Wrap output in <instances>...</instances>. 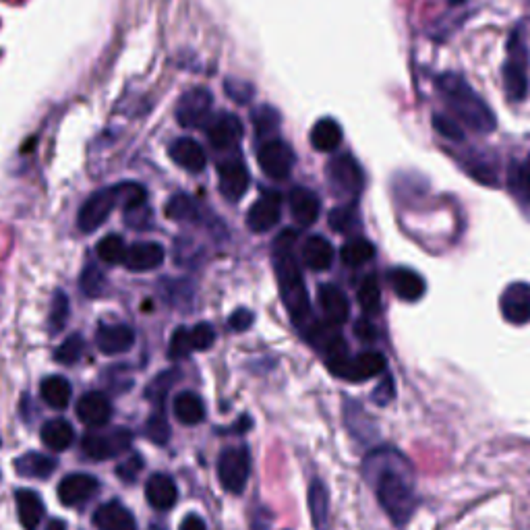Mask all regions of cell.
Returning a JSON list of instances; mask_svg holds the SVG:
<instances>
[{
  "mask_svg": "<svg viewBox=\"0 0 530 530\" xmlns=\"http://www.w3.org/2000/svg\"><path fill=\"white\" fill-rule=\"evenodd\" d=\"M145 437L154 441L158 446H164L166 441L170 439V425L166 421V417L162 415V410H158L156 415H152L145 423Z\"/></svg>",
  "mask_w": 530,
  "mask_h": 530,
  "instance_id": "f6af8a7d",
  "label": "cell"
},
{
  "mask_svg": "<svg viewBox=\"0 0 530 530\" xmlns=\"http://www.w3.org/2000/svg\"><path fill=\"white\" fill-rule=\"evenodd\" d=\"M48 530H67V526H65V522H61V520H52V522L48 524Z\"/></svg>",
  "mask_w": 530,
  "mask_h": 530,
  "instance_id": "9f6ffc18",
  "label": "cell"
},
{
  "mask_svg": "<svg viewBox=\"0 0 530 530\" xmlns=\"http://www.w3.org/2000/svg\"><path fill=\"white\" fill-rule=\"evenodd\" d=\"M77 417L90 429H102L112 419V402L102 392H87L77 402Z\"/></svg>",
  "mask_w": 530,
  "mask_h": 530,
  "instance_id": "4fadbf2b",
  "label": "cell"
},
{
  "mask_svg": "<svg viewBox=\"0 0 530 530\" xmlns=\"http://www.w3.org/2000/svg\"><path fill=\"white\" fill-rule=\"evenodd\" d=\"M303 261L309 270L313 272H323L328 270L330 265L334 263V247L328 239L319 237V234H315V237H309L303 245Z\"/></svg>",
  "mask_w": 530,
  "mask_h": 530,
  "instance_id": "4316f807",
  "label": "cell"
},
{
  "mask_svg": "<svg viewBox=\"0 0 530 530\" xmlns=\"http://www.w3.org/2000/svg\"><path fill=\"white\" fill-rule=\"evenodd\" d=\"M224 90H226L228 98L237 104H247L253 98V85H249L247 81H241V79H226Z\"/></svg>",
  "mask_w": 530,
  "mask_h": 530,
  "instance_id": "7dc6e473",
  "label": "cell"
},
{
  "mask_svg": "<svg viewBox=\"0 0 530 530\" xmlns=\"http://www.w3.org/2000/svg\"><path fill=\"white\" fill-rule=\"evenodd\" d=\"M243 137V125L239 116L230 112H220L208 123V139L216 150H232Z\"/></svg>",
  "mask_w": 530,
  "mask_h": 530,
  "instance_id": "ac0fdd59",
  "label": "cell"
},
{
  "mask_svg": "<svg viewBox=\"0 0 530 530\" xmlns=\"http://www.w3.org/2000/svg\"><path fill=\"white\" fill-rule=\"evenodd\" d=\"M390 284L398 299L406 303H415L425 294V280L408 268H396L390 272Z\"/></svg>",
  "mask_w": 530,
  "mask_h": 530,
  "instance_id": "d4e9b609",
  "label": "cell"
},
{
  "mask_svg": "<svg viewBox=\"0 0 530 530\" xmlns=\"http://www.w3.org/2000/svg\"><path fill=\"white\" fill-rule=\"evenodd\" d=\"M96 344L102 355L116 357L129 352L135 344V332L125 323H100L96 332Z\"/></svg>",
  "mask_w": 530,
  "mask_h": 530,
  "instance_id": "5bb4252c",
  "label": "cell"
},
{
  "mask_svg": "<svg viewBox=\"0 0 530 530\" xmlns=\"http://www.w3.org/2000/svg\"><path fill=\"white\" fill-rule=\"evenodd\" d=\"M15 473L25 479H48L56 470V460L40 452H27L15 462Z\"/></svg>",
  "mask_w": 530,
  "mask_h": 530,
  "instance_id": "83f0119b",
  "label": "cell"
},
{
  "mask_svg": "<svg viewBox=\"0 0 530 530\" xmlns=\"http://www.w3.org/2000/svg\"><path fill=\"white\" fill-rule=\"evenodd\" d=\"M176 377H179V373H176V371H164V373H160L154 381H152V384L150 386H147V400H150V402H154L156 406H158V410L162 408V404H164V398H166V394H168V390L174 386V379Z\"/></svg>",
  "mask_w": 530,
  "mask_h": 530,
  "instance_id": "7bdbcfd3",
  "label": "cell"
},
{
  "mask_svg": "<svg viewBox=\"0 0 530 530\" xmlns=\"http://www.w3.org/2000/svg\"><path fill=\"white\" fill-rule=\"evenodd\" d=\"M319 307L326 315V321L332 326H342L350 315V305L346 294L336 284H323L319 286Z\"/></svg>",
  "mask_w": 530,
  "mask_h": 530,
  "instance_id": "44dd1931",
  "label": "cell"
},
{
  "mask_svg": "<svg viewBox=\"0 0 530 530\" xmlns=\"http://www.w3.org/2000/svg\"><path fill=\"white\" fill-rule=\"evenodd\" d=\"M309 510L317 530H328L330 520V495L321 481H313L309 487Z\"/></svg>",
  "mask_w": 530,
  "mask_h": 530,
  "instance_id": "d6a6232c",
  "label": "cell"
},
{
  "mask_svg": "<svg viewBox=\"0 0 530 530\" xmlns=\"http://www.w3.org/2000/svg\"><path fill=\"white\" fill-rule=\"evenodd\" d=\"M433 127L441 137H446L450 141H462L464 139L460 125L454 123L452 119H448V116H444V114H433Z\"/></svg>",
  "mask_w": 530,
  "mask_h": 530,
  "instance_id": "c3c4849f",
  "label": "cell"
},
{
  "mask_svg": "<svg viewBox=\"0 0 530 530\" xmlns=\"http://www.w3.org/2000/svg\"><path fill=\"white\" fill-rule=\"evenodd\" d=\"M168 154L172 158L174 164H179L181 168H185L187 172H201L208 164V158H205L203 147L199 145V141L191 139V137H181L176 139L170 147H168Z\"/></svg>",
  "mask_w": 530,
  "mask_h": 530,
  "instance_id": "ffe728a7",
  "label": "cell"
},
{
  "mask_svg": "<svg viewBox=\"0 0 530 530\" xmlns=\"http://www.w3.org/2000/svg\"><path fill=\"white\" fill-rule=\"evenodd\" d=\"M17 502V512H19V522L25 530H38L42 518H44V502L36 491L29 489H19L15 493Z\"/></svg>",
  "mask_w": 530,
  "mask_h": 530,
  "instance_id": "484cf974",
  "label": "cell"
},
{
  "mask_svg": "<svg viewBox=\"0 0 530 530\" xmlns=\"http://www.w3.org/2000/svg\"><path fill=\"white\" fill-rule=\"evenodd\" d=\"M189 336H191V346L193 350H210L216 342V330L210 326V323H197V326L193 330H189Z\"/></svg>",
  "mask_w": 530,
  "mask_h": 530,
  "instance_id": "bcb514c9",
  "label": "cell"
},
{
  "mask_svg": "<svg viewBox=\"0 0 530 530\" xmlns=\"http://www.w3.org/2000/svg\"><path fill=\"white\" fill-rule=\"evenodd\" d=\"M218 181H220V193L228 201H239L249 189V170L245 162L234 156L218 164Z\"/></svg>",
  "mask_w": 530,
  "mask_h": 530,
  "instance_id": "7c38bea8",
  "label": "cell"
},
{
  "mask_svg": "<svg viewBox=\"0 0 530 530\" xmlns=\"http://www.w3.org/2000/svg\"><path fill=\"white\" fill-rule=\"evenodd\" d=\"M257 160L270 179L284 181L294 166V152L282 139H268L259 145Z\"/></svg>",
  "mask_w": 530,
  "mask_h": 530,
  "instance_id": "8fae6325",
  "label": "cell"
},
{
  "mask_svg": "<svg viewBox=\"0 0 530 530\" xmlns=\"http://www.w3.org/2000/svg\"><path fill=\"white\" fill-rule=\"evenodd\" d=\"M439 96L456 114V119L475 133H491L495 129V114L489 104L468 85V81L456 73H446L437 79Z\"/></svg>",
  "mask_w": 530,
  "mask_h": 530,
  "instance_id": "3957f363",
  "label": "cell"
},
{
  "mask_svg": "<svg viewBox=\"0 0 530 530\" xmlns=\"http://www.w3.org/2000/svg\"><path fill=\"white\" fill-rule=\"evenodd\" d=\"M106 284H108V280L96 263L85 265L83 272H81V278H79V286H81V292L85 294L87 299L102 297V294L106 292Z\"/></svg>",
  "mask_w": 530,
  "mask_h": 530,
  "instance_id": "e575fe53",
  "label": "cell"
},
{
  "mask_svg": "<svg viewBox=\"0 0 530 530\" xmlns=\"http://www.w3.org/2000/svg\"><path fill=\"white\" fill-rule=\"evenodd\" d=\"M147 203V191L139 183H119L98 189L83 201L77 214V226L81 232H96L116 208L133 210Z\"/></svg>",
  "mask_w": 530,
  "mask_h": 530,
  "instance_id": "277c9868",
  "label": "cell"
},
{
  "mask_svg": "<svg viewBox=\"0 0 530 530\" xmlns=\"http://www.w3.org/2000/svg\"><path fill=\"white\" fill-rule=\"evenodd\" d=\"M253 321H255V315L249 309H237L230 315L228 326L234 332H245V330H249L253 326Z\"/></svg>",
  "mask_w": 530,
  "mask_h": 530,
  "instance_id": "816d5d0a",
  "label": "cell"
},
{
  "mask_svg": "<svg viewBox=\"0 0 530 530\" xmlns=\"http://www.w3.org/2000/svg\"><path fill=\"white\" fill-rule=\"evenodd\" d=\"M214 106V96L208 87H193L185 92L176 104V121L185 129H197L210 123V114Z\"/></svg>",
  "mask_w": 530,
  "mask_h": 530,
  "instance_id": "8992f818",
  "label": "cell"
},
{
  "mask_svg": "<svg viewBox=\"0 0 530 530\" xmlns=\"http://www.w3.org/2000/svg\"><path fill=\"white\" fill-rule=\"evenodd\" d=\"M375 255V247L365 239H352L342 247V261L350 268H361V265L369 263Z\"/></svg>",
  "mask_w": 530,
  "mask_h": 530,
  "instance_id": "8d00e7d4",
  "label": "cell"
},
{
  "mask_svg": "<svg viewBox=\"0 0 530 530\" xmlns=\"http://www.w3.org/2000/svg\"><path fill=\"white\" fill-rule=\"evenodd\" d=\"M288 203H290L292 220L297 222L299 226L309 228V226H313L317 222L319 212H321V203H319V197L313 191L297 187L290 193Z\"/></svg>",
  "mask_w": 530,
  "mask_h": 530,
  "instance_id": "7402d4cb",
  "label": "cell"
},
{
  "mask_svg": "<svg viewBox=\"0 0 530 530\" xmlns=\"http://www.w3.org/2000/svg\"><path fill=\"white\" fill-rule=\"evenodd\" d=\"M152 530H162V528H160V526H154V528H152Z\"/></svg>",
  "mask_w": 530,
  "mask_h": 530,
  "instance_id": "6f0895ef",
  "label": "cell"
},
{
  "mask_svg": "<svg viewBox=\"0 0 530 530\" xmlns=\"http://www.w3.org/2000/svg\"><path fill=\"white\" fill-rule=\"evenodd\" d=\"M40 396L50 408L65 410L71 402L73 388L63 375H50L40 384Z\"/></svg>",
  "mask_w": 530,
  "mask_h": 530,
  "instance_id": "4dcf8cb0",
  "label": "cell"
},
{
  "mask_svg": "<svg viewBox=\"0 0 530 530\" xmlns=\"http://www.w3.org/2000/svg\"><path fill=\"white\" fill-rule=\"evenodd\" d=\"M164 214H166V218H170L174 222H197L199 220V205L193 197H189L185 193H176L166 201Z\"/></svg>",
  "mask_w": 530,
  "mask_h": 530,
  "instance_id": "836d02e7",
  "label": "cell"
},
{
  "mask_svg": "<svg viewBox=\"0 0 530 530\" xmlns=\"http://www.w3.org/2000/svg\"><path fill=\"white\" fill-rule=\"evenodd\" d=\"M100 483L92 475H83V473H73L67 475L61 485H58V499H61L63 506H81L98 493Z\"/></svg>",
  "mask_w": 530,
  "mask_h": 530,
  "instance_id": "e0dca14e",
  "label": "cell"
},
{
  "mask_svg": "<svg viewBox=\"0 0 530 530\" xmlns=\"http://www.w3.org/2000/svg\"><path fill=\"white\" fill-rule=\"evenodd\" d=\"M330 371L336 377L348 379V381H365L386 369V357L379 352H363L359 357H340L334 361H328Z\"/></svg>",
  "mask_w": 530,
  "mask_h": 530,
  "instance_id": "52a82bcc",
  "label": "cell"
},
{
  "mask_svg": "<svg viewBox=\"0 0 530 530\" xmlns=\"http://www.w3.org/2000/svg\"><path fill=\"white\" fill-rule=\"evenodd\" d=\"M330 228L340 234H350L359 228V214L355 205H342V208H334L328 216Z\"/></svg>",
  "mask_w": 530,
  "mask_h": 530,
  "instance_id": "ab89813d",
  "label": "cell"
},
{
  "mask_svg": "<svg viewBox=\"0 0 530 530\" xmlns=\"http://www.w3.org/2000/svg\"><path fill=\"white\" fill-rule=\"evenodd\" d=\"M359 303L367 315H375L381 309V288L377 276H367L359 288Z\"/></svg>",
  "mask_w": 530,
  "mask_h": 530,
  "instance_id": "60d3db41",
  "label": "cell"
},
{
  "mask_svg": "<svg viewBox=\"0 0 530 530\" xmlns=\"http://www.w3.org/2000/svg\"><path fill=\"white\" fill-rule=\"evenodd\" d=\"M249 475H251V456L247 448H226L220 454L218 479L228 493L241 495L247 487Z\"/></svg>",
  "mask_w": 530,
  "mask_h": 530,
  "instance_id": "5b68a950",
  "label": "cell"
},
{
  "mask_svg": "<svg viewBox=\"0 0 530 530\" xmlns=\"http://www.w3.org/2000/svg\"><path fill=\"white\" fill-rule=\"evenodd\" d=\"M392 396H394V384H392V379H386L384 384H381V386L375 390V394H373V398H375L377 404H388V402L392 400Z\"/></svg>",
  "mask_w": 530,
  "mask_h": 530,
  "instance_id": "f5cc1de1",
  "label": "cell"
},
{
  "mask_svg": "<svg viewBox=\"0 0 530 530\" xmlns=\"http://www.w3.org/2000/svg\"><path fill=\"white\" fill-rule=\"evenodd\" d=\"M193 352V346H191V336H189V330L187 328H176L174 334L170 336V344H168V357L172 361H181V359H187Z\"/></svg>",
  "mask_w": 530,
  "mask_h": 530,
  "instance_id": "ee69618b",
  "label": "cell"
},
{
  "mask_svg": "<svg viewBox=\"0 0 530 530\" xmlns=\"http://www.w3.org/2000/svg\"><path fill=\"white\" fill-rule=\"evenodd\" d=\"M141 470H143V458L139 454H133L129 460H125L119 468H116V475H119L125 483H135Z\"/></svg>",
  "mask_w": 530,
  "mask_h": 530,
  "instance_id": "681fc988",
  "label": "cell"
},
{
  "mask_svg": "<svg viewBox=\"0 0 530 530\" xmlns=\"http://www.w3.org/2000/svg\"><path fill=\"white\" fill-rule=\"evenodd\" d=\"M251 121H253V127H255L257 137L263 139V137H268V135H272V133L278 131V127H280V114H278L276 108L265 104V106H259V108H255L251 112Z\"/></svg>",
  "mask_w": 530,
  "mask_h": 530,
  "instance_id": "f35d334b",
  "label": "cell"
},
{
  "mask_svg": "<svg viewBox=\"0 0 530 530\" xmlns=\"http://www.w3.org/2000/svg\"><path fill=\"white\" fill-rule=\"evenodd\" d=\"M40 437H42V444L50 448L52 452H65L75 441V431L69 421L52 419L42 425Z\"/></svg>",
  "mask_w": 530,
  "mask_h": 530,
  "instance_id": "f1b7e54d",
  "label": "cell"
},
{
  "mask_svg": "<svg viewBox=\"0 0 530 530\" xmlns=\"http://www.w3.org/2000/svg\"><path fill=\"white\" fill-rule=\"evenodd\" d=\"M357 334H359L363 340H373V338H375V330H373L371 323H367V321H359Z\"/></svg>",
  "mask_w": 530,
  "mask_h": 530,
  "instance_id": "11a10c76",
  "label": "cell"
},
{
  "mask_svg": "<svg viewBox=\"0 0 530 530\" xmlns=\"http://www.w3.org/2000/svg\"><path fill=\"white\" fill-rule=\"evenodd\" d=\"M94 524L100 530H137V522L129 508L121 502H106L94 514Z\"/></svg>",
  "mask_w": 530,
  "mask_h": 530,
  "instance_id": "cb8c5ba5",
  "label": "cell"
},
{
  "mask_svg": "<svg viewBox=\"0 0 530 530\" xmlns=\"http://www.w3.org/2000/svg\"><path fill=\"white\" fill-rule=\"evenodd\" d=\"M294 241L297 234L284 230L274 243V270L278 278V288L282 303L297 326H303L311 317V305L307 286L299 268V261L294 257Z\"/></svg>",
  "mask_w": 530,
  "mask_h": 530,
  "instance_id": "7a4b0ae2",
  "label": "cell"
},
{
  "mask_svg": "<svg viewBox=\"0 0 530 530\" xmlns=\"http://www.w3.org/2000/svg\"><path fill=\"white\" fill-rule=\"evenodd\" d=\"M181 530H208V528H205V522H203L199 516L191 514V516H187V518L181 522Z\"/></svg>",
  "mask_w": 530,
  "mask_h": 530,
  "instance_id": "db71d44e",
  "label": "cell"
},
{
  "mask_svg": "<svg viewBox=\"0 0 530 530\" xmlns=\"http://www.w3.org/2000/svg\"><path fill=\"white\" fill-rule=\"evenodd\" d=\"M166 259V251L160 243H135L127 249L125 268L131 272H152L158 270Z\"/></svg>",
  "mask_w": 530,
  "mask_h": 530,
  "instance_id": "d6986e66",
  "label": "cell"
},
{
  "mask_svg": "<svg viewBox=\"0 0 530 530\" xmlns=\"http://www.w3.org/2000/svg\"><path fill=\"white\" fill-rule=\"evenodd\" d=\"M282 216V197L278 193H265L259 197L247 214V226L251 232L272 230Z\"/></svg>",
  "mask_w": 530,
  "mask_h": 530,
  "instance_id": "2e32d148",
  "label": "cell"
},
{
  "mask_svg": "<svg viewBox=\"0 0 530 530\" xmlns=\"http://www.w3.org/2000/svg\"><path fill=\"white\" fill-rule=\"evenodd\" d=\"M133 444V435L127 429H116L112 433H87L81 441L83 454L92 460H110L123 454Z\"/></svg>",
  "mask_w": 530,
  "mask_h": 530,
  "instance_id": "30bf717a",
  "label": "cell"
},
{
  "mask_svg": "<svg viewBox=\"0 0 530 530\" xmlns=\"http://www.w3.org/2000/svg\"><path fill=\"white\" fill-rule=\"evenodd\" d=\"M342 127L334 119H321L311 129V145L321 154L336 152L342 143Z\"/></svg>",
  "mask_w": 530,
  "mask_h": 530,
  "instance_id": "f546056e",
  "label": "cell"
},
{
  "mask_svg": "<svg viewBox=\"0 0 530 530\" xmlns=\"http://www.w3.org/2000/svg\"><path fill=\"white\" fill-rule=\"evenodd\" d=\"M514 189L522 195V199L530 203V156L514 176Z\"/></svg>",
  "mask_w": 530,
  "mask_h": 530,
  "instance_id": "f907efd6",
  "label": "cell"
},
{
  "mask_svg": "<svg viewBox=\"0 0 530 530\" xmlns=\"http://www.w3.org/2000/svg\"><path fill=\"white\" fill-rule=\"evenodd\" d=\"M85 352V340L79 334L69 336L54 352V361L63 365H75Z\"/></svg>",
  "mask_w": 530,
  "mask_h": 530,
  "instance_id": "b9f144b4",
  "label": "cell"
},
{
  "mask_svg": "<svg viewBox=\"0 0 530 530\" xmlns=\"http://www.w3.org/2000/svg\"><path fill=\"white\" fill-rule=\"evenodd\" d=\"M96 251H98V257L110 265L125 263V257H127V245L121 234H106V237L98 243Z\"/></svg>",
  "mask_w": 530,
  "mask_h": 530,
  "instance_id": "74e56055",
  "label": "cell"
},
{
  "mask_svg": "<svg viewBox=\"0 0 530 530\" xmlns=\"http://www.w3.org/2000/svg\"><path fill=\"white\" fill-rule=\"evenodd\" d=\"M365 475L375 489L377 502L398 526L406 524L417 508L415 483L408 460L392 450H375L365 458Z\"/></svg>",
  "mask_w": 530,
  "mask_h": 530,
  "instance_id": "6da1fadb",
  "label": "cell"
},
{
  "mask_svg": "<svg viewBox=\"0 0 530 530\" xmlns=\"http://www.w3.org/2000/svg\"><path fill=\"white\" fill-rule=\"evenodd\" d=\"M499 307H502V315L506 321L514 323V326H522V323L530 321V284L516 282L510 284L502 299H499Z\"/></svg>",
  "mask_w": 530,
  "mask_h": 530,
  "instance_id": "9a60e30c",
  "label": "cell"
},
{
  "mask_svg": "<svg viewBox=\"0 0 530 530\" xmlns=\"http://www.w3.org/2000/svg\"><path fill=\"white\" fill-rule=\"evenodd\" d=\"M508 54H510V61L504 69L506 92L512 102H520L526 98V90H528V79H526L528 58H526V44L518 32L510 40Z\"/></svg>",
  "mask_w": 530,
  "mask_h": 530,
  "instance_id": "ba28073f",
  "label": "cell"
},
{
  "mask_svg": "<svg viewBox=\"0 0 530 530\" xmlns=\"http://www.w3.org/2000/svg\"><path fill=\"white\" fill-rule=\"evenodd\" d=\"M69 297L63 290H56L50 301V317H48V328L50 334H61L69 321Z\"/></svg>",
  "mask_w": 530,
  "mask_h": 530,
  "instance_id": "d590c367",
  "label": "cell"
},
{
  "mask_svg": "<svg viewBox=\"0 0 530 530\" xmlns=\"http://www.w3.org/2000/svg\"><path fill=\"white\" fill-rule=\"evenodd\" d=\"M174 417L183 425H199L205 419V404L195 392H183L174 398Z\"/></svg>",
  "mask_w": 530,
  "mask_h": 530,
  "instance_id": "1f68e13d",
  "label": "cell"
},
{
  "mask_svg": "<svg viewBox=\"0 0 530 530\" xmlns=\"http://www.w3.org/2000/svg\"><path fill=\"white\" fill-rule=\"evenodd\" d=\"M145 497L154 510L166 512L174 508L176 499H179V489H176V483L172 481V477L164 473H156L145 485Z\"/></svg>",
  "mask_w": 530,
  "mask_h": 530,
  "instance_id": "603a6c76",
  "label": "cell"
},
{
  "mask_svg": "<svg viewBox=\"0 0 530 530\" xmlns=\"http://www.w3.org/2000/svg\"><path fill=\"white\" fill-rule=\"evenodd\" d=\"M328 179L336 193L355 197L363 191L365 185V174L359 162L350 154H342L330 160L328 164Z\"/></svg>",
  "mask_w": 530,
  "mask_h": 530,
  "instance_id": "9c48e42d",
  "label": "cell"
}]
</instances>
